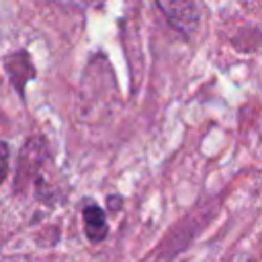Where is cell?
Segmentation results:
<instances>
[{"mask_svg": "<svg viewBox=\"0 0 262 262\" xmlns=\"http://www.w3.org/2000/svg\"><path fill=\"white\" fill-rule=\"evenodd\" d=\"M158 6L168 16L170 25H174L182 33H190L199 20V10L192 2H160Z\"/></svg>", "mask_w": 262, "mask_h": 262, "instance_id": "1", "label": "cell"}, {"mask_svg": "<svg viewBox=\"0 0 262 262\" xmlns=\"http://www.w3.org/2000/svg\"><path fill=\"white\" fill-rule=\"evenodd\" d=\"M82 219H84L86 237L90 242H100V239L106 237L108 223H106V217H104V213L98 205H86L84 211H82Z\"/></svg>", "mask_w": 262, "mask_h": 262, "instance_id": "2", "label": "cell"}, {"mask_svg": "<svg viewBox=\"0 0 262 262\" xmlns=\"http://www.w3.org/2000/svg\"><path fill=\"white\" fill-rule=\"evenodd\" d=\"M8 174V147L6 143H0V184L4 182Z\"/></svg>", "mask_w": 262, "mask_h": 262, "instance_id": "3", "label": "cell"}]
</instances>
